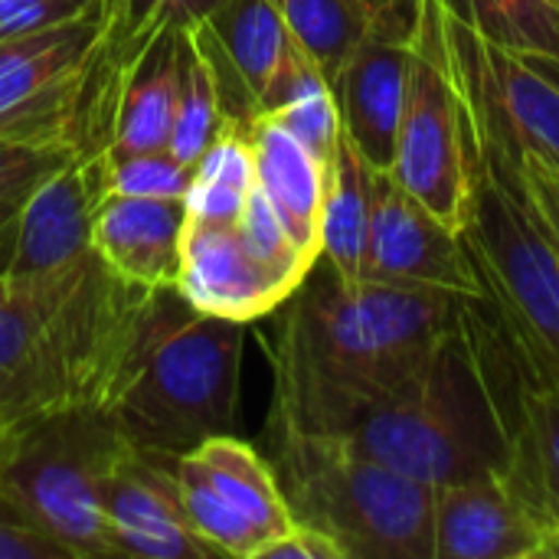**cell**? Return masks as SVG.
<instances>
[{
	"label": "cell",
	"mask_w": 559,
	"mask_h": 559,
	"mask_svg": "<svg viewBox=\"0 0 559 559\" xmlns=\"http://www.w3.org/2000/svg\"><path fill=\"white\" fill-rule=\"evenodd\" d=\"M472 147V203L462 236L514 341L559 373V252L521 193L518 174L495 151Z\"/></svg>",
	"instance_id": "obj_8"
},
{
	"label": "cell",
	"mask_w": 559,
	"mask_h": 559,
	"mask_svg": "<svg viewBox=\"0 0 559 559\" xmlns=\"http://www.w3.org/2000/svg\"><path fill=\"white\" fill-rule=\"evenodd\" d=\"M98 13L0 39V138L72 147V121L85 62L98 39Z\"/></svg>",
	"instance_id": "obj_10"
},
{
	"label": "cell",
	"mask_w": 559,
	"mask_h": 559,
	"mask_svg": "<svg viewBox=\"0 0 559 559\" xmlns=\"http://www.w3.org/2000/svg\"><path fill=\"white\" fill-rule=\"evenodd\" d=\"M246 328L200 314L177 288H164L141 364L108 413L115 429L157 455L233 432Z\"/></svg>",
	"instance_id": "obj_5"
},
{
	"label": "cell",
	"mask_w": 559,
	"mask_h": 559,
	"mask_svg": "<svg viewBox=\"0 0 559 559\" xmlns=\"http://www.w3.org/2000/svg\"><path fill=\"white\" fill-rule=\"evenodd\" d=\"M0 559H69L0 498Z\"/></svg>",
	"instance_id": "obj_35"
},
{
	"label": "cell",
	"mask_w": 559,
	"mask_h": 559,
	"mask_svg": "<svg viewBox=\"0 0 559 559\" xmlns=\"http://www.w3.org/2000/svg\"><path fill=\"white\" fill-rule=\"evenodd\" d=\"M432 559H550V524L501 475L442 485Z\"/></svg>",
	"instance_id": "obj_16"
},
{
	"label": "cell",
	"mask_w": 559,
	"mask_h": 559,
	"mask_svg": "<svg viewBox=\"0 0 559 559\" xmlns=\"http://www.w3.org/2000/svg\"><path fill=\"white\" fill-rule=\"evenodd\" d=\"M203 23L259 105L292 43L275 0H216Z\"/></svg>",
	"instance_id": "obj_27"
},
{
	"label": "cell",
	"mask_w": 559,
	"mask_h": 559,
	"mask_svg": "<svg viewBox=\"0 0 559 559\" xmlns=\"http://www.w3.org/2000/svg\"><path fill=\"white\" fill-rule=\"evenodd\" d=\"M360 278L485 298V278L462 229L432 216L390 170H373Z\"/></svg>",
	"instance_id": "obj_11"
},
{
	"label": "cell",
	"mask_w": 559,
	"mask_h": 559,
	"mask_svg": "<svg viewBox=\"0 0 559 559\" xmlns=\"http://www.w3.org/2000/svg\"><path fill=\"white\" fill-rule=\"evenodd\" d=\"M75 151L66 144H33V141L0 138V200L23 203Z\"/></svg>",
	"instance_id": "obj_32"
},
{
	"label": "cell",
	"mask_w": 559,
	"mask_h": 559,
	"mask_svg": "<svg viewBox=\"0 0 559 559\" xmlns=\"http://www.w3.org/2000/svg\"><path fill=\"white\" fill-rule=\"evenodd\" d=\"M20 206H23V203H16V200H0V275H7L10 265H13Z\"/></svg>",
	"instance_id": "obj_37"
},
{
	"label": "cell",
	"mask_w": 559,
	"mask_h": 559,
	"mask_svg": "<svg viewBox=\"0 0 559 559\" xmlns=\"http://www.w3.org/2000/svg\"><path fill=\"white\" fill-rule=\"evenodd\" d=\"M13 432H16V429H13V426H10V423L0 416V455H3V449H7V442L13 439Z\"/></svg>",
	"instance_id": "obj_38"
},
{
	"label": "cell",
	"mask_w": 559,
	"mask_h": 559,
	"mask_svg": "<svg viewBox=\"0 0 559 559\" xmlns=\"http://www.w3.org/2000/svg\"><path fill=\"white\" fill-rule=\"evenodd\" d=\"M488 39L559 69V0H445Z\"/></svg>",
	"instance_id": "obj_30"
},
{
	"label": "cell",
	"mask_w": 559,
	"mask_h": 559,
	"mask_svg": "<svg viewBox=\"0 0 559 559\" xmlns=\"http://www.w3.org/2000/svg\"><path fill=\"white\" fill-rule=\"evenodd\" d=\"M177 111V26H167L124 75L115 118H111V154L154 151L170 144Z\"/></svg>",
	"instance_id": "obj_22"
},
{
	"label": "cell",
	"mask_w": 559,
	"mask_h": 559,
	"mask_svg": "<svg viewBox=\"0 0 559 559\" xmlns=\"http://www.w3.org/2000/svg\"><path fill=\"white\" fill-rule=\"evenodd\" d=\"M49 413L59 409L49 390L43 354L7 275H0V416L13 429H23Z\"/></svg>",
	"instance_id": "obj_28"
},
{
	"label": "cell",
	"mask_w": 559,
	"mask_h": 559,
	"mask_svg": "<svg viewBox=\"0 0 559 559\" xmlns=\"http://www.w3.org/2000/svg\"><path fill=\"white\" fill-rule=\"evenodd\" d=\"M406 3L413 0H275L292 43L314 59L328 82L337 79L360 39L390 10Z\"/></svg>",
	"instance_id": "obj_26"
},
{
	"label": "cell",
	"mask_w": 559,
	"mask_h": 559,
	"mask_svg": "<svg viewBox=\"0 0 559 559\" xmlns=\"http://www.w3.org/2000/svg\"><path fill=\"white\" fill-rule=\"evenodd\" d=\"M216 0H102L98 39L82 72L72 151L102 154L111 147L115 98L124 75L138 66L144 49L167 29L187 20H203Z\"/></svg>",
	"instance_id": "obj_14"
},
{
	"label": "cell",
	"mask_w": 559,
	"mask_h": 559,
	"mask_svg": "<svg viewBox=\"0 0 559 559\" xmlns=\"http://www.w3.org/2000/svg\"><path fill=\"white\" fill-rule=\"evenodd\" d=\"M255 190V157L249 131L226 124L193 164L183 197L187 216L210 223H236Z\"/></svg>",
	"instance_id": "obj_29"
},
{
	"label": "cell",
	"mask_w": 559,
	"mask_h": 559,
	"mask_svg": "<svg viewBox=\"0 0 559 559\" xmlns=\"http://www.w3.org/2000/svg\"><path fill=\"white\" fill-rule=\"evenodd\" d=\"M514 174L531 210L544 219V226H550L559 236V167L537 157H524L514 167Z\"/></svg>",
	"instance_id": "obj_34"
},
{
	"label": "cell",
	"mask_w": 559,
	"mask_h": 559,
	"mask_svg": "<svg viewBox=\"0 0 559 559\" xmlns=\"http://www.w3.org/2000/svg\"><path fill=\"white\" fill-rule=\"evenodd\" d=\"M413 26L442 59L465 108L468 138L518 167H559V69L488 39L445 0H413Z\"/></svg>",
	"instance_id": "obj_6"
},
{
	"label": "cell",
	"mask_w": 559,
	"mask_h": 559,
	"mask_svg": "<svg viewBox=\"0 0 559 559\" xmlns=\"http://www.w3.org/2000/svg\"><path fill=\"white\" fill-rule=\"evenodd\" d=\"M550 559H559V518L550 527Z\"/></svg>",
	"instance_id": "obj_39"
},
{
	"label": "cell",
	"mask_w": 559,
	"mask_h": 559,
	"mask_svg": "<svg viewBox=\"0 0 559 559\" xmlns=\"http://www.w3.org/2000/svg\"><path fill=\"white\" fill-rule=\"evenodd\" d=\"M514 413L518 357L504 318L488 295L462 298L423 364L341 439L442 488L508 475Z\"/></svg>",
	"instance_id": "obj_2"
},
{
	"label": "cell",
	"mask_w": 559,
	"mask_h": 559,
	"mask_svg": "<svg viewBox=\"0 0 559 559\" xmlns=\"http://www.w3.org/2000/svg\"><path fill=\"white\" fill-rule=\"evenodd\" d=\"M183 200L108 193L92 219V249L121 278L144 288H177Z\"/></svg>",
	"instance_id": "obj_18"
},
{
	"label": "cell",
	"mask_w": 559,
	"mask_h": 559,
	"mask_svg": "<svg viewBox=\"0 0 559 559\" xmlns=\"http://www.w3.org/2000/svg\"><path fill=\"white\" fill-rule=\"evenodd\" d=\"M226 124L213 36L203 20H187L177 26V111L167 147L180 164L193 167Z\"/></svg>",
	"instance_id": "obj_23"
},
{
	"label": "cell",
	"mask_w": 559,
	"mask_h": 559,
	"mask_svg": "<svg viewBox=\"0 0 559 559\" xmlns=\"http://www.w3.org/2000/svg\"><path fill=\"white\" fill-rule=\"evenodd\" d=\"M459 301L439 288L344 278L318 259L282 305L269 426L347 436L423 364Z\"/></svg>",
	"instance_id": "obj_1"
},
{
	"label": "cell",
	"mask_w": 559,
	"mask_h": 559,
	"mask_svg": "<svg viewBox=\"0 0 559 559\" xmlns=\"http://www.w3.org/2000/svg\"><path fill=\"white\" fill-rule=\"evenodd\" d=\"M102 0H0V39L39 33L92 13Z\"/></svg>",
	"instance_id": "obj_33"
},
{
	"label": "cell",
	"mask_w": 559,
	"mask_h": 559,
	"mask_svg": "<svg viewBox=\"0 0 559 559\" xmlns=\"http://www.w3.org/2000/svg\"><path fill=\"white\" fill-rule=\"evenodd\" d=\"M259 559H344V554L331 537L295 521V527L275 544H269Z\"/></svg>",
	"instance_id": "obj_36"
},
{
	"label": "cell",
	"mask_w": 559,
	"mask_h": 559,
	"mask_svg": "<svg viewBox=\"0 0 559 559\" xmlns=\"http://www.w3.org/2000/svg\"><path fill=\"white\" fill-rule=\"evenodd\" d=\"M511 344L518 357V413L504 478L554 527L559 518V373L534 360L514 334Z\"/></svg>",
	"instance_id": "obj_19"
},
{
	"label": "cell",
	"mask_w": 559,
	"mask_h": 559,
	"mask_svg": "<svg viewBox=\"0 0 559 559\" xmlns=\"http://www.w3.org/2000/svg\"><path fill=\"white\" fill-rule=\"evenodd\" d=\"M102 511L115 557L206 559L193 534L174 475V455H157L121 439L102 485Z\"/></svg>",
	"instance_id": "obj_12"
},
{
	"label": "cell",
	"mask_w": 559,
	"mask_h": 559,
	"mask_svg": "<svg viewBox=\"0 0 559 559\" xmlns=\"http://www.w3.org/2000/svg\"><path fill=\"white\" fill-rule=\"evenodd\" d=\"M7 282L33 328L56 409L111 413L141 364L164 288L121 278L95 249Z\"/></svg>",
	"instance_id": "obj_3"
},
{
	"label": "cell",
	"mask_w": 559,
	"mask_h": 559,
	"mask_svg": "<svg viewBox=\"0 0 559 559\" xmlns=\"http://www.w3.org/2000/svg\"><path fill=\"white\" fill-rule=\"evenodd\" d=\"M373 167L341 131L328 160L324 206H321V259L344 278H360L367 223H370Z\"/></svg>",
	"instance_id": "obj_25"
},
{
	"label": "cell",
	"mask_w": 559,
	"mask_h": 559,
	"mask_svg": "<svg viewBox=\"0 0 559 559\" xmlns=\"http://www.w3.org/2000/svg\"><path fill=\"white\" fill-rule=\"evenodd\" d=\"M390 174L445 226H465L472 203L468 121L442 59L416 26Z\"/></svg>",
	"instance_id": "obj_9"
},
{
	"label": "cell",
	"mask_w": 559,
	"mask_h": 559,
	"mask_svg": "<svg viewBox=\"0 0 559 559\" xmlns=\"http://www.w3.org/2000/svg\"><path fill=\"white\" fill-rule=\"evenodd\" d=\"M183 455L210 481L216 498L252 531V537L259 540V557L269 544H275L295 527L272 462L259 455V449H252L249 442L236 439L233 432H223Z\"/></svg>",
	"instance_id": "obj_21"
},
{
	"label": "cell",
	"mask_w": 559,
	"mask_h": 559,
	"mask_svg": "<svg viewBox=\"0 0 559 559\" xmlns=\"http://www.w3.org/2000/svg\"><path fill=\"white\" fill-rule=\"evenodd\" d=\"M255 183L295 236V242L321 259V206L328 164L301 144L282 121L259 115L249 128Z\"/></svg>",
	"instance_id": "obj_20"
},
{
	"label": "cell",
	"mask_w": 559,
	"mask_h": 559,
	"mask_svg": "<svg viewBox=\"0 0 559 559\" xmlns=\"http://www.w3.org/2000/svg\"><path fill=\"white\" fill-rule=\"evenodd\" d=\"M413 59V3L390 10L331 82L341 131L373 170H390Z\"/></svg>",
	"instance_id": "obj_13"
},
{
	"label": "cell",
	"mask_w": 559,
	"mask_h": 559,
	"mask_svg": "<svg viewBox=\"0 0 559 559\" xmlns=\"http://www.w3.org/2000/svg\"><path fill=\"white\" fill-rule=\"evenodd\" d=\"M108 151L72 154L20 206L16 252L7 275L52 272L92 249V219L108 197Z\"/></svg>",
	"instance_id": "obj_17"
},
{
	"label": "cell",
	"mask_w": 559,
	"mask_h": 559,
	"mask_svg": "<svg viewBox=\"0 0 559 559\" xmlns=\"http://www.w3.org/2000/svg\"><path fill=\"white\" fill-rule=\"evenodd\" d=\"M108 193L121 197H151V200H183L193 167L180 164L170 147L111 154L108 151Z\"/></svg>",
	"instance_id": "obj_31"
},
{
	"label": "cell",
	"mask_w": 559,
	"mask_h": 559,
	"mask_svg": "<svg viewBox=\"0 0 559 559\" xmlns=\"http://www.w3.org/2000/svg\"><path fill=\"white\" fill-rule=\"evenodd\" d=\"M177 292L200 314L252 324L282 308L295 285L249 249L236 223L187 216Z\"/></svg>",
	"instance_id": "obj_15"
},
{
	"label": "cell",
	"mask_w": 559,
	"mask_h": 559,
	"mask_svg": "<svg viewBox=\"0 0 559 559\" xmlns=\"http://www.w3.org/2000/svg\"><path fill=\"white\" fill-rule=\"evenodd\" d=\"M269 455L292 518L344 559H432L436 488L334 436L269 426Z\"/></svg>",
	"instance_id": "obj_4"
},
{
	"label": "cell",
	"mask_w": 559,
	"mask_h": 559,
	"mask_svg": "<svg viewBox=\"0 0 559 559\" xmlns=\"http://www.w3.org/2000/svg\"><path fill=\"white\" fill-rule=\"evenodd\" d=\"M259 115L282 121L324 164L331 160L334 144L341 138L337 98L328 75L314 66V59L301 46L288 43L275 75L269 79L259 98Z\"/></svg>",
	"instance_id": "obj_24"
},
{
	"label": "cell",
	"mask_w": 559,
	"mask_h": 559,
	"mask_svg": "<svg viewBox=\"0 0 559 559\" xmlns=\"http://www.w3.org/2000/svg\"><path fill=\"white\" fill-rule=\"evenodd\" d=\"M108 413L59 409L13 432L0 455V498L69 559L111 554L102 485L121 445Z\"/></svg>",
	"instance_id": "obj_7"
},
{
	"label": "cell",
	"mask_w": 559,
	"mask_h": 559,
	"mask_svg": "<svg viewBox=\"0 0 559 559\" xmlns=\"http://www.w3.org/2000/svg\"><path fill=\"white\" fill-rule=\"evenodd\" d=\"M540 223H544V219H540ZM547 233L554 236V242H557V252H559V236H557V233H554V229H550V226H547Z\"/></svg>",
	"instance_id": "obj_40"
}]
</instances>
